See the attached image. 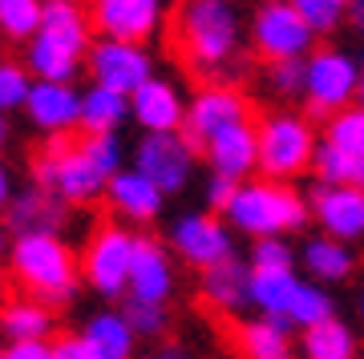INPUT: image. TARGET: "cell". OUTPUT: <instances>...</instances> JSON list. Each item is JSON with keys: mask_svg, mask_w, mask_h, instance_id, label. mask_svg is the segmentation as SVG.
Instances as JSON below:
<instances>
[{"mask_svg": "<svg viewBox=\"0 0 364 359\" xmlns=\"http://www.w3.org/2000/svg\"><path fill=\"white\" fill-rule=\"evenodd\" d=\"M174 45L191 69L223 77L219 69L239 49V13L223 0H182L174 13Z\"/></svg>", "mask_w": 364, "mask_h": 359, "instance_id": "1", "label": "cell"}, {"mask_svg": "<svg viewBox=\"0 0 364 359\" xmlns=\"http://www.w3.org/2000/svg\"><path fill=\"white\" fill-rule=\"evenodd\" d=\"M13 279L45 307H65L77 295V270L81 263L73 258L57 234H33V238H13V255H9Z\"/></svg>", "mask_w": 364, "mask_h": 359, "instance_id": "2", "label": "cell"}, {"mask_svg": "<svg viewBox=\"0 0 364 359\" xmlns=\"http://www.w3.org/2000/svg\"><path fill=\"white\" fill-rule=\"evenodd\" d=\"M308 214H312L308 198H299L291 186L272 178H255V182H243L235 202L227 206V226L239 234H251L259 243V238H284V231L304 226Z\"/></svg>", "mask_w": 364, "mask_h": 359, "instance_id": "3", "label": "cell"}, {"mask_svg": "<svg viewBox=\"0 0 364 359\" xmlns=\"http://www.w3.org/2000/svg\"><path fill=\"white\" fill-rule=\"evenodd\" d=\"M33 178H37L41 190H53L69 206L93 202L109 186L90 166V158L81 154V145H73L69 138H45V145L33 154Z\"/></svg>", "mask_w": 364, "mask_h": 359, "instance_id": "4", "label": "cell"}, {"mask_svg": "<svg viewBox=\"0 0 364 359\" xmlns=\"http://www.w3.org/2000/svg\"><path fill=\"white\" fill-rule=\"evenodd\" d=\"M316 129L308 117H296V114H272L259 121V170L263 178L272 182H284V178H296L304 170H312L316 162V150H320Z\"/></svg>", "mask_w": 364, "mask_h": 359, "instance_id": "5", "label": "cell"}, {"mask_svg": "<svg viewBox=\"0 0 364 359\" xmlns=\"http://www.w3.org/2000/svg\"><path fill=\"white\" fill-rule=\"evenodd\" d=\"M360 65L340 49H316L308 57V85H304V101L308 114L332 121L336 114L352 109L348 101H356L360 93Z\"/></svg>", "mask_w": 364, "mask_h": 359, "instance_id": "6", "label": "cell"}, {"mask_svg": "<svg viewBox=\"0 0 364 359\" xmlns=\"http://www.w3.org/2000/svg\"><path fill=\"white\" fill-rule=\"evenodd\" d=\"M134 250H138V234H130L126 226H97L81 255V279L102 299H122L130 291Z\"/></svg>", "mask_w": 364, "mask_h": 359, "instance_id": "7", "label": "cell"}, {"mask_svg": "<svg viewBox=\"0 0 364 359\" xmlns=\"http://www.w3.org/2000/svg\"><path fill=\"white\" fill-rule=\"evenodd\" d=\"M251 45L267 65L279 61H308L316 45V33L287 0H263L251 21Z\"/></svg>", "mask_w": 364, "mask_h": 359, "instance_id": "8", "label": "cell"}, {"mask_svg": "<svg viewBox=\"0 0 364 359\" xmlns=\"http://www.w3.org/2000/svg\"><path fill=\"white\" fill-rule=\"evenodd\" d=\"M247 97L231 85H207L198 89L186 105V126H182V138L191 141V150H207L210 141L227 133L235 126H247Z\"/></svg>", "mask_w": 364, "mask_h": 359, "instance_id": "9", "label": "cell"}, {"mask_svg": "<svg viewBox=\"0 0 364 359\" xmlns=\"http://www.w3.org/2000/svg\"><path fill=\"white\" fill-rule=\"evenodd\" d=\"M85 13L93 21V33H102V40L142 45L162 28L166 4L162 0H90Z\"/></svg>", "mask_w": 364, "mask_h": 359, "instance_id": "10", "label": "cell"}, {"mask_svg": "<svg viewBox=\"0 0 364 359\" xmlns=\"http://www.w3.org/2000/svg\"><path fill=\"white\" fill-rule=\"evenodd\" d=\"M85 73L93 77V85H105L114 93H134L154 77L150 53L142 45H122V40H93V49L85 53Z\"/></svg>", "mask_w": 364, "mask_h": 359, "instance_id": "11", "label": "cell"}, {"mask_svg": "<svg viewBox=\"0 0 364 359\" xmlns=\"http://www.w3.org/2000/svg\"><path fill=\"white\" fill-rule=\"evenodd\" d=\"M170 246L178 250V258H186L198 270H210V267H219V263H227V258H235L231 226L223 219H215V214H203V210L174 219V226H170Z\"/></svg>", "mask_w": 364, "mask_h": 359, "instance_id": "12", "label": "cell"}, {"mask_svg": "<svg viewBox=\"0 0 364 359\" xmlns=\"http://www.w3.org/2000/svg\"><path fill=\"white\" fill-rule=\"evenodd\" d=\"M134 170H142L162 194H178L191 182L195 150L182 133H146L134 145Z\"/></svg>", "mask_w": 364, "mask_h": 359, "instance_id": "13", "label": "cell"}, {"mask_svg": "<svg viewBox=\"0 0 364 359\" xmlns=\"http://www.w3.org/2000/svg\"><path fill=\"white\" fill-rule=\"evenodd\" d=\"M308 206H312L316 222L324 226L328 238L336 243H356L364 238V190H352V186H316L308 194Z\"/></svg>", "mask_w": 364, "mask_h": 359, "instance_id": "14", "label": "cell"}, {"mask_svg": "<svg viewBox=\"0 0 364 359\" xmlns=\"http://www.w3.org/2000/svg\"><path fill=\"white\" fill-rule=\"evenodd\" d=\"M25 114L41 133L65 138L69 129H81V93L69 81H37L28 93Z\"/></svg>", "mask_w": 364, "mask_h": 359, "instance_id": "15", "label": "cell"}, {"mask_svg": "<svg viewBox=\"0 0 364 359\" xmlns=\"http://www.w3.org/2000/svg\"><path fill=\"white\" fill-rule=\"evenodd\" d=\"M9 214V231L16 238H33V234H57L69 219V202H61L53 190H41L37 182L13 198Z\"/></svg>", "mask_w": 364, "mask_h": 359, "instance_id": "16", "label": "cell"}, {"mask_svg": "<svg viewBox=\"0 0 364 359\" xmlns=\"http://www.w3.org/2000/svg\"><path fill=\"white\" fill-rule=\"evenodd\" d=\"M130 105H134V121L146 133H182V126H186V105L191 101H182L178 89L170 81L150 77L130 97Z\"/></svg>", "mask_w": 364, "mask_h": 359, "instance_id": "17", "label": "cell"}, {"mask_svg": "<svg viewBox=\"0 0 364 359\" xmlns=\"http://www.w3.org/2000/svg\"><path fill=\"white\" fill-rule=\"evenodd\" d=\"M203 154L210 162V174H223V178L243 186L251 170H259V126L247 121V126L227 129V133H219V138L210 141Z\"/></svg>", "mask_w": 364, "mask_h": 359, "instance_id": "18", "label": "cell"}, {"mask_svg": "<svg viewBox=\"0 0 364 359\" xmlns=\"http://www.w3.org/2000/svg\"><path fill=\"white\" fill-rule=\"evenodd\" d=\"M130 295L166 307V299L174 295V267H170L166 246L158 238L138 234V250H134V270H130Z\"/></svg>", "mask_w": 364, "mask_h": 359, "instance_id": "19", "label": "cell"}, {"mask_svg": "<svg viewBox=\"0 0 364 359\" xmlns=\"http://www.w3.org/2000/svg\"><path fill=\"white\" fill-rule=\"evenodd\" d=\"M105 198H109V206H114L126 222H154L158 214H162V202H166V194L134 166L122 170L117 178H109Z\"/></svg>", "mask_w": 364, "mask_h": 359, "instance_id": "20", "label": "cell"}, {"mask_svg": "<svg viewBox=\"0 0 364 359\" xmlns=\"http://www.w3.org/2000/svg\"><path fill=\"white\" fill-rule=\"evenodd\" d=\"M41 37L65 45L69 53H77L85 61V53L93 49V21L77 0H45V21H41Z\"/></svg>", "mask_w": 364, "mask_h": 359, "instance_id": "21", "label": "cell"}, {"mask_svg": "<svg viewBox=\"0 0 364 359\" xmlns=\"http://www.w3.org/2000/svg\"><path fill=\"white\" fill-rule=\"evenodd\" d=\"M251 275L255 270L239 258H227L219 267L203 270V299H207L215 311L223 315H235V311L251 307Z\"/></svg>", "mask_w": 364, "mask_h": 359, "instance_id": "22", "label": "cell"}, {"mask_svg": "<svg viewBox=\"0 0 364 359\" xmlns=\"http://www.w3.org/2000/svg\"><path fill=\"white\" fill-rule=\"evenodd\" d=\"M134 117V105L126 93H114L105 85H90L81 93V133L85 138H105V133H117V126Z\"/></svg>", "mask_w": 364, "mask_h": 359, "instance_id": "23", "label": "cell"}, {"mask_svg": "<svg viewBox=\"0 0 364 359\" xmlns=\"http://www.w3.org/2000/svg\"><path fill=\"white\" fill-rule=\"evenodd\" d=\"M0 335L9 343H49L53 311L37 299H16L9 307H0Z\"/></svg>", "mask_w": 364, "mask_h": 359, "instance_id": "24", "label": "cell"}, {"mask_svg": "<svg viewBox=\"0 0 364 359\" xmlns=\"http://www.w3.org/2000/svg\"><path fill=\"white\" fill-rule=\"evenodd\" d=\"M81 335L90 339L97 359H134L138 335L130 331V323H126L122 311H97V315H90V323H85Z\"/></svg>", "mask_w": 364, "mask_h": 359, "instance_id": "25", "label": "cell"}, {"mask_svg": "<svg viewBox=\"0 0 364 359\" xmlns=\"http://www.w3.org/2000/svg\"><path fill=\"white\" fill-rule=\"evenodd\" d=\"M291 323L287 319H247L239 323V351L243 359H291Z\"/></svg>", "mask_w": 364, "mask_h": 359, "instance_id": "26", "label": "cell"}, {"mask_svg": "<svg viewBox=\"0 0 364 359\" xmlns=\"http://www.w3.org/2000/svg\"><path fill=\"white\" fill-rule=\"evenodd\" d=\"M296 291H299L296 270H255L251 275V307H259L263 319H287Z\"/></svg>", "mask_w": 364, "mask_h": 359, "instance_id": "27", "label": "cell"}, {"mask_svg": "<svg viewBox=\"0 0 364 359\" xmlns=\"http://www.w3.org/2000/svg\"><path fill=\"white\" fill-rule=\"evenodd\" d=\"M25 65L37 81H69V85H73V77H77V69H81V57L69 53L65 45H57V40L37 33V37L25 45Z\"/></svg>", "mask_w": 364, "mask_h": 359, "instance_id": "28", "label": "cell"}, {"mask_svg": "<svg viewBox=\"0 0 364 359\" xmlns=\"http://www.w3.org/2000/svg\"><path fill=\"white\" fill-rule=\"evenodd\" d=\"M352 267H356V258H352L348 243H336V238H328V234H320V238H308V243H304V270H308L316 282H340V279H348Z\"/></svg>", "mask_w": 364, "mask_h": 359, "instance_id": "29", "label": "cell"}, {"mask_svg": "<svg viewBox=\"0 0 364 359\" xmlns=\"http://www.w3.org/2000/svg\"><path fill=\"white\" fill-rule=\"evenodd\" d=\"M304 359H360L352 327L340 319H328L312 331H304Z\"/></svg>", "mask_w": 364, "mask_h": 359, "instance_id": "30", "label": "cell"}, {"mask_svg": "<svg viewBox=\"0 0 364 359\" xmlns=\"http://www.w3.org/2000/svg\"><path fill=\"white\" fill-rule=\"evenodd\" d=\"M328 319H336V299L328 295L320 282H299L291 311H287V323L299 327V331H312V327H320Z\"/></svg>", "mask_w": 364, "mask_h": 359, "instance_id": "31", "label": "cell"}, {"mask_svg": "<svg viewBox=\"0 0 364 359\" xmlns=\"http://www.w3.org/2000/svg\"><path fill=\"white\" fill-rule=\"evenodd\" d=\"M45 21V0H0V37L33 40Z\"/></svg>", "mask_w": 364, "mask_h": 359, "instance_id": "32", "label": "cell"}, {"mask_svg": "<svg viewBox=\"0 0 364 359\" xmlns=\"http://www.w3.org/2000/svg\"><path fill=\"white\" fill-rule=\"evenodd\" d=\"M324 141L336 145L340 154H348V158H364V109L360 105H352V109L332 117L324 126Z\"/></svg>", "mask_w": 364, "mask_h": 359, "instance_id": "33", "label": "cell"}, {"mask_svg": "<svg viewBox=\"0 0 364 359\" xmlns=\"http://www.w3.org/2000/svg\"><path fill=\"white\" fill-rule=\"evenodd\" d=\"M117 311L126 315V323H130V331L138 335V339H162L166 327H170V311L158 307V303H146V299L126 295Z\"/></svg>", "mask_w": 364, "mask_h": 359, "instance_id": "34", "label": "cell"}, {"mask_svg": "<svg viewBox=\"0 0 364 359\" xmlns=\"http://www.w3.org/2000/svg\"><path fill=\"white\" fill-rule=\"evenodd\" d=\"M33 85H37V77L28 73L25 61H0V117L25 109Z\"/></svg>", "mask_w": 364, "mask_h": 359, "instance_id": "35", "label": "cell"}, {"mask_svg": "<svg viewBox=\"0 0 364 359\" xmlns=\"http://www.w3.org/2000/svg\"><path fill=\"white\" fill-rule=\"evenodd\" d=\"M77 145H81V154L90 158V166L97 170L105 182L117 178V174L126 170L122 166V162H126V150H122V138H117V133H105V138H81Z\"/></svg>", "mask_w": 364, "mask_h": 359, "instance_id": "36", "label": "cell"}, {"mask_svg": "<svg viewBox=\"0 0 364 359\" xmlns=\"http://www.w3.org/2000/svg\"><path fill=\"white\" fill-rule=\"evenodd\" d=\"M287 4L308 21V28H312L316 37H328V33L344 21V13H348L340 0H287Z\"/></svg>", "mask_w": 364, "mask_h": 359, "instance_id": "37", "label": "cell"}, {"mask_svg": "<svg viewBox=\"0 0 364 359\" xmlns=\"http://www.w3.org/2000/svg\"><path fill=\"white\" fill-rule=\"evenodd\" d=\"M352 162L356 158L348 154H340L336 145H328V141H320V150H316V178L324 182V186H348V174H352Z\"/></svg>", "mask_w": 364, "mask_h": 359, "instance_id": "38", "label": "cell"}, {"mask_svg": "<svg viewBox=\"0 0 364 359\" xmlns=\"http://www.w3.org/2000/svg\"><path fill=\"white\" fill-rule=\"evenodd\" d=\"M267 85H272L279 97H299V93H304V85H308V61L267 65Z\"/></svg>", "mask_w": 364, "mask_h": 359, "instance_id": "39", "label": "cell"}, {"mask_svg": "<svg viewBox=\"0 0 364 359\" xmlns=\"http://www.w3.org/2000/svg\"><path fill=\"white\" fill-rule=\"evenodd\" d=\"M291 246L284 238H259L251 243V270H291Z\"/></svg>", "mask_w": 364, "mask_h": 359, "instance_id": "40", "label": "cell"}, {"mask_svg": "<svg viewBox=\"0 0 364 359\" xmlns=\"http://www.w3.org/2000/svg\"><path fill=\"white\" fill-rule=\"evenodd\" d=\"M207 206L210 210H223L227 214V206L235 202V194H239V182H231V178H223V174H210L207 178Z\"/></svg>", "mask_w": 364, "mask_h": 359, "instance_id": "41", "label": "cell"}, {"mask_svg": "<svg viewBox=\"0 0 364 359\" xmlns=\"http://www.w3.org/2000/svg\"><path fill=\"white\" fill-rule=\"evenodd\" d=\"M53 359H97V351L90 347L85 335H61V339H53Z\"/></svg>", "mask_w": 364, "mask_h": 359, "instance_id": "42", "label": "cell"}, {"mask_svg": "<svg viewBox=\"0 0 364 359\" xmlns=\"http://www.w3.org/2000/svg\"><path fill=\"white\" fill-rule=\"evenodd\" d=\"M4 359H53V343H4Z\"/></svg>", "mask_w": 364, "mask_h": 359, "instance_id": "43", "label": "cell"}, {"mask_svg": "<svg viewBox=\"0 0 364 359\" xmlns=\"http://www.w3.org/2000/svg\"><path fill=\"white\" fill-rule=\"evenodd\" d=\"M142 359H191V355H186L182 343H158V347H150Z\"/></svg>", "mask_w": 364, "mask_h": 359, "instance_id": "44", "label": "cell"}, {"mask_svg": "<svg viewBox=\"0 0 364 359\" xmlns=\"http://www.w3.org/2000/svg\"><path fill=\"white\" fill-rule=\"evenodd\" d=\"M13 198H16L13 174H9V166H4V162H0V210H9V206H13Z\"/></svg>", "mask_w": 364, "mask_h": 359, "instance_id": "45", "label": "cell"}, {"mask_svg": "<svg viewBox=\"0 0 364 359\" xmlns=\"http://www.w3.org/2000/svg\"><path fill=\"white\" fill-rule=\"evenodd\" d=\"M348 186H352V190H364V158H356V162H352Z\"/></svg>", "mask_w": 364, "mask_h": 359, "instance_id": "46", "label": "cell"}, {"mask_svg": "<svg viewBox=\"0 0 364 359\" xmlns=\"http://www.w3.org/2000/svg\"><path fill=\"white\" fill-rule=\"evenodd\" d=\"M348 21L356 25V33H364V0H352L348 4Z\"/></svg>", "mask_w": 364, "mask_h": 359, "instance_id": "47", "label": "cell"}, {"mask_svg": "<svg viewBox=\"0 0 364 359\" xmlns=\"http://www.w3.org/2000/svg\"><path fill=\"white\" fill-rule=\"evenodd\" d=\"M13 255V246H9V226H0V258Z\"/></svg>", "mask_w": 364, "mask_h": 359, "instance_id": "48", "label": "cell"}, {"mask_svg": "<svg viewBox=\"0 0 364 359\" xmlns=\"http://www.w3.org/2000/svg\"><path fill=\"white\" fill-rule=\"evenodd\" d=\"M4 145H9V121L0 117V150H4Z\"/></svg>", "mask_w": 364, "mask_h": 359, "instance_id": "49", "label": "cell"}, {"mask_svg": "<svg viewBox=\"0 0 364 359\" xmlns=\"http://www.w3.org/2000/svg\"><path fill=\"white\" fill-rule=\"evenodd\" d=\"M356 105L364 109V73H360V93H356Z\"/></svg>", "mask_w": 364, "mask_h": 359, "instance_id": "50", "label": "cell"}, {"mask_svg": "<svg viewBox=\"0 0 364 359\" xmlns=\"http://www.w3.org/2000/svg\"><path fill=\"white\" fill-rule=\"evenodd\" d=\"M356 307H360V315H364V291H360V303H356Z\"/></svg>", "mask_w": 364, "mask_h": 359, "instance_id": "51", "label": "cell"}, {"mask_svg": "<svg viewBox=\"0 0 364 359\" xmlns=\"http://www.w3.org/2000/svg\"><path fill=\"white\" fill-rule=\"evenodd\" d=\"M340 4H344V9H348V4H352V0H340Z\"/></svg>", "mask_w": 364, "mask_h": 359, "instance_id": "52", "label": "cell"}, {"mask_svg": "<svg viewBox=\"0 0 364 359\" xmlns=\"http://www.w3.org/2000/svg\"><path fill=\"white\" fill-rule=\"evenodd\" d=\"M0 359H4V347H0Z\"/></svg>", "mask_w": 364, "mask_h": 359, "instance_id": "53", "label": "cell"}, {"mask_svg": "<svg viewBox=\"0 0 364 359\" xmlns=\"http://www.w3.org/2000/svg\"><path fill=\"white\" fill-rule=\"evenodd\" d=\"M223 4H231V0H223Z\"/></svg>", "mask_w": 364, "mask_h": 359, "instance_id": "54", "label": "cell"}]
</instances>
